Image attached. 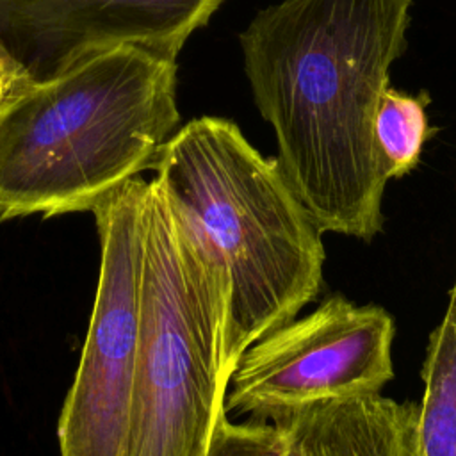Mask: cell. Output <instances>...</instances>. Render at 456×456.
I'll use <instances>...</instances> for the list:
<instances>
[{
  "label": "cell",
  "instance_id": "obj_1",
  "mask_svg": "<svg viewBox=\"0 0 456 456\" xmlns=\"http://www.w3.org/2000/svg\"><path fill=\"white\" fill-rule=\"evenodd\" d=\"M413 0H281L240 32L278 166L322 233L372 240L388 182L374 116L406 50Z\"/></svg>",
  "mask_w": 456,
  "mask_h": 456
},
{
  "label": "cell",
  "instance_id": "obj_2",
  "mask_svg": "<svg viewBox=\"0 0 456 456\" xmlns=\"http://www.w3.org/2000/svg\"><path fill=\"white\" fill-rule=\"evenodd\" d=\"M176 59L137 43L23 82L0 107V221L93 210L176 132Z\"/></svg>",
  "mask_w": 456,
  "mask_h": 456
},
{
  "label": "cell",
  "instance_id": "obj_3",
  "mask_svg": "<svg viewBox=\"0 0 456 456\" xmlns=\"http://www.w3.org/2000/svg\"><path fill=\"white\" fill-rule=\"evenodd\" d=\"M155 182L230 280L226 369L260 337L294 319L322 287V232L278 160L240 128L201 116L162 144Z\"/></svg>",
  "mask_w": 456,
  "mask_h": 456
},
{
  "label": "cell",
  "instance_id": "obj_4",
  "mask_svg": "<svg viewBox=\"0 0 456 456\" xmlns=\"http://www.w3.org/2000/svg\"><path fill=\"white\" fill-rule=\"evenodd\" d=\"M228 314L224 267L148 180L141 340L123 456H205L226 411Z\"/></svg>",
  "mask_w": 456,
  "mask_h": 456
},
{
  "label": "cell",
  "instance_id": "obj_5",
  "mask_svg": "<svg viewBox=\"0 0 456 456\" xmlns=\"http://www.w3.org/2000/svg\"><path fill=\"white\" fill-rule=\"evenodd\" d=\"M134 176L91 210L100 274L75 379L59 417L61 456H123L141 340L142 201Z\"/></svg>",
  "mask_w": 456,
  "mask_h": 456
},
{
  "label": "cell",
  "instance_id": "obj_6",
  "mask_svg": "<svg viewBox=\"0 0 456 456\" xmlns=\"http://www.w3.org/2000/svg\"><path fill=\"white\" fill-rule=\"evenodd\" d=\"M394 337L385 308L330 296L239 356L224 410L273 420L317 403L376 395L394 378Z\"/></svg>",
  "mask_w": 456,
  "mask_h": 456
},
{
  "label": "cell",
  "instance_id": "obj_7",
  "mask_svg": "<svg viewBox=\"0 0 456 456\" xmlns=\"http://www.w3.org/2000/svg\"><path fill=\"white\" fill-rule=\"evenodd\" d=\"M224 0H0V55L23 82L121 43L178 57Z\"/></svg>",
  "mask_w": 456,
  "mask_h": 456
},
{
  "label": "cell",
  "instance_id": "obj_8",
  "mask_svg": "<svg viewBox=\"0 0 456 456\" xmlns=\"http://www.w3.org/2000/svg\"><path fill=\"white\" fill-rule=\"evenodd\" d=\"M415 403L381 394L326 401L274 417L285 456H417Z\"/></svg>",
  "mask_w": 456,
  "mask_h": 456
},
{
  "label": "cell",
  "instance_id": "obj_9",
  "mask_svg": "<svg viewBox=\"0 0 456 456\" xmlns=\"http://www.w3.org/2000/svg\"><path fill=\"white\" fill-rule=\"evenodd\" d=\"M417 456H456V273L422 362Z\"/></svg>",
  "mask_w": 456,
  "mask_h": 456
},
{
  "label": "cell",
  "instance_id": "obj_10",
  "mask_svg": "<svg viewBox=\"0 0 456 456\" xmlns=\"http://www.w3.org/2000/svg\"><path fill=\"white\" fill-rule=\"evenodd\" d=\"M429 102L426 91L410 94L392 84L383 91L372 128L388 180L411 173L420 162L424 144L436 134L426 114Z\"/></svg>",
  "mask_w": 456,
  "mask_h": 456
},
{
  "label": "cell",
  "instance_id": "obj_11",
  "mask_svg": "<svg viewBox=\"0 0 456 456\" xmlns=\"http://www.w3.org/2000/svg\"><path fill=\"white\" fill-rule=\"evenodd\" d=\"M285 431L265 420L232 422L223 411L214 426L205 456H285Z\"/></svg>",
  "mask_w": 456,
  "mask_h": 456
},
{
  "label": "cell",
  "instance_id": "obj_12",
  "mask_svg": "<svg viewBox=\"0 0 456 456\" xmlns=\"http://www.w3.org/2000/svg\"><path fill=\"white\" fill-rule=\"evenodd\" d=\"M23 84L14 68L0 55V107L9 100V96Z\"/></svg>",
  "mask_w": 456,
  "mask_h": 456
}]
</instances>
